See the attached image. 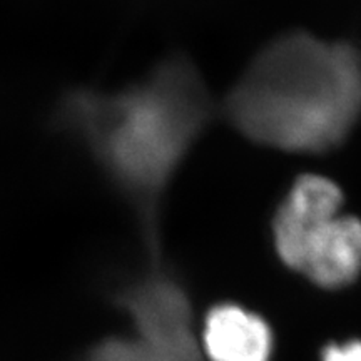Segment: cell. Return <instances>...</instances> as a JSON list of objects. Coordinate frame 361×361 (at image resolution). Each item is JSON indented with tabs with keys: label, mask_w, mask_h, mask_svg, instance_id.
Segmentation results:
<instances>
[{
	"label": "cell",
	"mask_w": 361,
	"mask_h": 361,
	"mask_svg": "<svg viewBox=\"0 0 361 361\" xmlns=\"http://www.w3.org/2000/svg\"><path fill=\"white\" fill-rule=\"evenodd\" d=\"M252 144L293 154L340 147L361 119V52L303 30L252 57L219 107Z\"/></svg>",
	"instance_id": "7a4b0ae2"
},
{
	"label": "cell",
	"mask_w": 361,
	"mask_h": 361,
	"mask_svg": "<svg viewBox=\"0 0 361 361\" xmlns=\"http://www.w3.org/2000/svg\"><path fill=\"white\" fill-rule=\"evenodd\" d=\"M59 112L134 206L156 250L162 194L216 112L200 71L184 56L169 57L121 92H72Z\"/></svg>",
	"instance_id": "6da1fadb"
},
{
	"label": "cell",
	"mask_w": 361,
	"mask_h": 361,
	"mask_svg": "<svg viewBox=\"0 0 361 361\" xmlns=\"http://www.w3.org/2000/svg\"><path fill=\"white\" fill-rule=\"evenodd\" d=\"M345 194L333 179L301 174L279 202L271 223L274 251L284 266L293 268L305 239L313 229L341 213Z\"/></svg>",
	"instance_id": "277c9868"
},
{
	"label": "cell",
	"mask_w": 361,
	"mask_h": 361,
	"mask_svg": "<svg viewBox=\"0 0 361 361\" xmlns=\"http://www.w3.org/2000/svg\"><path fill=\"white\" fill-rule=\"evenodd\" d=\"M139 343L159 361H207L192 331L191 306L183 288L164 273L151 274L128 296Z\"/></svg>",
	"instance_id": "3957f363"
},
{
	"label": "cell",
	"mask_w": 361,
	"mask_h": 361,
	"mask_svg": "<svg viewBox=\"0 0 361 361\" xmlns=\"http://www.w3.org/2000/svg\"><path fill=\"white\" fill-rule=\"evenodd\" d=\"M92 361H159L139 341L112 340L94 353Z\"/></svg>",
	"instance_id": "52a82bcc"
},
{
	"label": "cell",
	"mask_w": 361,
	"mask_h": 361,
	"mask_svg": "<svg viewBox=\"0 0 361 361\" xmlns=\"http://www.w3.org/2000/svg\"><path fill=\"white\" fill-rule=\"evenodd\" d=\"M201 345L207 361H269L273 333L259 314L226 303L207 313Z\"/></svg>",
	"instance_id": "8992f818"
},
{
	"label": "cell",
	"mask_w": 361,
	"mask_h": 361,
	"mask_svg": "<svg viewBox=\"0 0 361 361\" xmlns=\"http://www.w3.org/2000/svg\"><path fill=\"white\" fill-rule=\"evenodd\" d=\"M322 361H361V341L335 343L323 350Z\"/></svg>",
	"instance_id": "ba28073f"
},
{
	"label": "cell",
	"mask_w": 361,
	"mask_h": 361,
	"mask_svg": "<svg viewBox=\"0 0 361 361\" xmlns=\"http://www.w3.org/2000/svg\"><path fill=\"white\" fill-rule=\"evenodd\" d=\"M326 290H340L361 274V219L340 213L313 229L293 264Z\"/></svg>",
	"instance_id": "5b68a950"
}]
</instances>
